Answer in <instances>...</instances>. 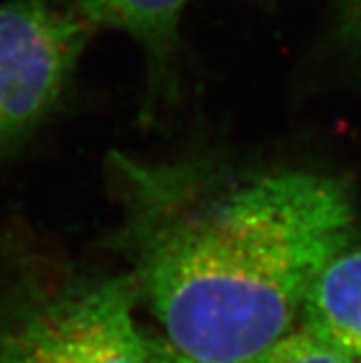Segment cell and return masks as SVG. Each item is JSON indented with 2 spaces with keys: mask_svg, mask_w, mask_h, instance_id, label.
<instances>
[{
  "mask_svg": "<svg viewBox=\"0 0 361 363\" xmlns=\"http://www.w3.org/2000/svg\"><path fill=\"white\" fill-rule=\"evenodd\" d=\"M116 247L172 347L197 363H252L291 334L321 269L352 247L341 177L211 157L115 155Z\"/></svg>",
  "mask_w": 361,
  "mask_h": 363,
  "instance_id": "obj_1",
  "label": "cell"
},
{
  "mask_svg": "<svg viewBox=\"0 0 361 363\" xmlns=\"http://www.w3.org/2000/svg\"><path fill=\"white\" fill-rule=\"evenodd\" d=\"M129 273L67 260L21 221L0 223V363H148Z\"/></svg>",
  "mask_w": 361,
  "mask_h": 363,
  "instance_id": "obj_2",
  "label": "cell"
},
{
  "mask_svg": "<svg viewBox=\"0 0 361 363\" xmlns=\"http://www.w3.org/2000/svg\"><path fill=\"white\" fill-rule=\"evenodd\" d=\"M94 33L76 0L0 2V161L60 111Z\"/></svg>",
  "mask_w": 361,
  "mask_h": 363,
  "instance_id": "obj_3",
  "label": "cell"
},
{
  "mask_svg": "<svg viewBox=\"0 0 361 363\" xmlns=\"http://www.w3.org/2000/svg\"><path fill=\"white\" fill-rule=\"evenodd\" d=\"M190 0H76L96 30L128 33L146 55L148 98L155 104L175 89L179 24ZM150 104V107H151Z\"/></svg>",
  "mask_w": 361,
  "mask_h": 363,
  "instance_id": "obj_4",
  "label": "cell"
},
{
  "mask_svg": "<svg viewBox=\"0 0 361 363\" xmlns=\"http://www.w3.org/2000/svg\"><path fill=\"white\" fill-rule=\"evenodd\" d=\"M301 332L341 354L361 359V247L330 260L299 310Z\"/></svg>",
  "mask_w": 361,
  "mask_h": 363,
  "instance_id": "obj_5",
  "label": "cell"
},
{
  "mask_svg": "<svg viewBox=\"0 0 361 363\" xmlns=\"http://www.w3.org/2000/svg\"><path fill=\"white\" fill-rule=\"evenodd\" d=\"M252 363H361V359L341 354L304 332L293 330Z\"/></svg>",
  "mask_w": 361,
  "mask_h": 363,
  "instance_id": "obj_6",
  "label": "cell"
},
{
  "mask_svg": "<svg viewBox=\"0 0 361 363\" xmlns=\"http://www.w3.org/2000/svg\"><path fill=\"white\" fill-rule=\"evenodd\" d=\"M332 41L361 67V0H332Z\"/></svg>",
  "mask_w": 361,
  "mask_h": 363,
  "instance_id": "obj_7",
  "label": "cell"
},
{
  "mask_svg": "<svg viewBox=\"0 0 361 363\" xmlns=\"http://www.w3.org/2000/svg\"><path fill=\"white\" fill-rule=\"evenodd\" d=\"M144 345H146L148 363H197L181 354L175 347L170 345L165 336L159 334L144 332Z\"/></svg>",
  "mask_w": 361,
  "mask_h": 363,
  "instance_id": "obj_8",
  "label": "cell"
}]
</instances>
